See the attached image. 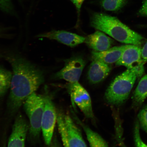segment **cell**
<instances>
[{"instance_id":"obj_1","label":"cell","mask_w":147,"mask_h":147,"mask_svg":"<svg viewBox=\"0 0 147 147\" xmlns=\"http://www.w3.org/2000/svg\"><path fill=\"white\" fill-rule=\"evenodd\" d=\"M4 58L13 71L7 103L9 111L13 114L45 82V74L41 69L19 55L8 53Z\"/></svg>"},{"instance_id":"obj_2","label":"cell","mask_w":147,"mask_h":147,"mask_svg":"<svg viewBox=\"0 0 147 147\" xmlns=\"http://www.w3.org/2000/svg\"><path fill=\"white\" fill-rule=\"evenodd\" d=\"M90 25L121 43L139 46L144 39L140 34L131 30L117 18L102 13L93 14Z\"/></svg>"},{"instance_id":"obj_3","label":"cell","mask_w":147,"mask_h":147,"mask_svg":"<svg viewBox=\"0 0 147 147\" xmlns=\"http://www.w3.org/2000/svg\"><path fill=\"white\" fill-rule=\"evenodd\" d=\"M137 78L136 72L130 69L117 77L106 90L105 94L106 102L116 106L123 104L129 96Z\"/></svg>"},{"instance_id":"obj_4","label":"cell","mask_w":147,"mask_h":147,"mask_svg":"<svg viewBox=\"0 0 147 147\" xmlns=\"http://www.w3.org/2000/svg\"><path fill=\"white\" fill-rule=\"evenodd\" d=\"M29 120V133L32 140L38 139L41 131L42 117L45 107L44 95L33 93L23 104Z\"/></svg>"},{"instance_id":"obj_5","label":"cell","mask_w":147,"mask_h":147,"mask_svg":"<svg viewBox=\"0 0 147 147\" xmlns=\"http://www.w3.org/2000/svg\"><path fill=\"white\" fill-rule=\"evenodd\" d=\"M47 90L43 94L45 107L42 118L41 131L45 144L50 146L57 122L58 113L52 97Z\"/></svg>"},{"instance_id":"obj_6","label":"cell","mask_w":147,"mask_h":147,"mask_svg":"<svg viewBox=\"0 0 147 147\" xmlns=\"http://www.w3.org/2000/svg\"><path fill=\"white\" fill-rule=\"evenodd\" d=\"M144 63L142 59L141 49L140 46L127 45H125L122 56L115 64L134 70L137 73L139 78L142 76L144 73Z\"/></svg>"},{"instance_id":"obj_7","label":"cell","mask_w":147,"mask_h":147,"mask_svg":"<svg viewBox=\"0 0 147 147\" xmlns=\"http://www.w3.org/2000/svg\"><path fill=\"white\" fill-rule=\"evenodd\" d=\"M71 100L76 105L88 118L94 117L90 96L78 82H69L67 85Z\"/></svg>"},{"instance_id":"obj_8","label":"cell","mask_w":147,"mask_h":147,"mask_svg":"<svg viewBox=\"0 0 147 147\" xmlns=\"http://www.w3.org/2000/svg\"><path fill=\"white\" fill-rule=\"evenodd\" d=\"M64 67L53 75L54 79H63L70 83L78 82L85 65V62L80 57L64 60Z\"/></svg>"},{"instance_id":"obj_9","label":"cell","mask_w":147,"mask_h":147,"mask_svg":"<svg viewBox=\"0 0 147 147\" xmlns=\"http://www.w3.org/2000/svg\"><path fill=\"white\" fill-rule=\"evenodd\" d=\"M29 126L22 115L18 114L13 126L7 147H25Z\"/></svg>"},{"instance_id":"obj_10","label":"cell","mask_w":147,"mask_h":147,"mask_svg":"<svg viewBox=\"0 0 147 147\" xmlns=\"http://www.w3.org/2000/svg\"><path fill=\"white\" fill-rule=\"evenodd\" d=\"M37 38H44L54 40L71 47H74L84 42L85 38L76 34L64 30H53L40 34Z\"/></svg>"},{"instance_id":"obj_11","label":"cell","mask_w":147,"mask_h":147,"mask_svg":"<svg viewBox=\"0 0 147 147\" xmlns=\"http://www.w3.org/2000/svg\"><path fill=\"white\" fill-rule=\"evenodd\" d=\"M69 147H87L81 131L71 117L63 115Z\"/></svg>"},{"instance_id":"obj_12","label":"cell","mask_w":147,"mask_h":147,"mask_svg":"<svg viewBox=\"0 0 147 147\" xmlns=\"http://www.w3.org/2000/svg\"><path fill=\"white\" fill-rule=\"evenodd\" d=\"M84 42L94 51L102 52L111 48L114 41L103 32L97 31L86 37Z\"/></svg>"},{"instance_id":"obj_13","label":"cell","mask_w":147,"mask_h":147,"mask_svg":"<svg viewBox=\"0 0 147 147\" xmlns=\"http://www.w3.org/2000/svg\"><path fill=\"white\" fill-rule=\"evenodd\" d=\"M109 64L97 60H93L88 74V80L93 84L102 82L107 77L111 70Z\"/></svg>"},{"instance_id":"obj_14","label":"cell","mask_w":147,"mask_h":147,"mask_svg":"<svg viewBox=\"0 0 147 147\" xmlns=\"http://www.w3.org/2000/svg\"><path fill=\"white\" fill-rule=\"evenodd\" d=\"M125 47V45L113 47L102 52L93 51L91 54L92 60L108 64L115 63L122 56Z\"/></svg>"},{"instance_id":"obj_15","label":"cell","mask_w":147,"mask_h":147,"mask_svg":"<svg viewBox=\"0 0 147 147\" xmlns=\"http://www.w3.org/2000/svg\"><path fill=\"white\" fill-rule=\"evenodd\" d=\"M147 97V75L141 78L134 92L132 106L137 110L142 106Z\"/></svg>"},{"instance_id":"obj_16","label":"cell","mask_w":147,"mask_h":147,"mask_svg":"<svg viewBox=\"0 0 147 147\" xmlns=\"http://www.w3.org/2000/svg\"><path fill=\"white\" fill-rule=\"evenodd\" d=\"M78 120L85 132L90 147H109L105 140L98 134L83 123L78 119Z\"/></svg>"},{"instance_id":"obj_17","label":"cell","mask_w":147,"mask_h":147,"mask_svg":"<svg viewBox=\"0 0 147 147\" xmlns=\"http://www.w3.org/2000/svg\"><path fill=\"white\" fill-rule=\"evenodd\" d=\"M12 74L0 66V97L4 95L10 88Z\"/></svg>"},{"instance_id":"obj_18","label":"cell","mask_w":147,"mask_h":147,"mask_svg":"<svg viewBox=\"0 0 147 147\" xmlns=\"http://www.w3.org/2000/svg\"><path fill=\"white\" fill-rule=\"evenodd\" d=\"M127 0H102L101 4L105 10L117 11L125 5Z\"/></svg>"},{"instance_id":"obj_19","label":"cell","mask_w":147,"mask_h":147,"mask_svg":"<svg viewBox=\"0 0 147 147\" xmlns=\"http://www.w3.org/2000/svg\"><path fill=\"white\" fill-rule=\"evenodd\" d=\"M140 125L138 121L135 123L134 129V139L136 147H147V145L141 139L140 133Z\"/></svg>"},{"instance_id":"obj_20","label":"cell","mask_w":147,"mask_h":147,"mask_svg":"<svg viewBox=\"0 0 147 147\" xmlns=\"http://www.w3.org/2000/svg\"><path fill=\"white\" fill-rule=\"evenodd\" d=\"M0 10L11 15L15 14L11 0H0Z\"/></svg>"},{"instance_id":"obj_21","label":"cell","mask_w":147,"mask_h":147,"mask_svg":"<svg viewBox=\"0 0 147 147\" xmlns=\"http://www.w3.org/2000/svg\"><path fill=\"white\" fill-rule=\"evenodd\" d=\"M140 125L147 133V105L141 110L138 115Z\"/></svg>"},{"instance_id":"obj_22","label":"cell","mask_w":147,"mask_h":147,"mask_svg":"<svg viewBox=\"0 0 147 147\" xmlns=\"http://www.w3.org/2000/svg\"><path fill=\"white\" fill-rule=\"evenodd\" d=\"M75 5L77 9V13H78V18L79 20L80 19L81 9L84 2L85 0H70Z\"/></svg>"},{"instance_id":"obj_23","label":"cell","mask_w":147,"mask_h":147,"mask_svg":"<svg viewBox=\"0 0 147 147\" xmlns=\"http://www.w3.org/2000/svg\"><path fill=\"white\" fill-rule=\"evenodd\" d=\"M139 16L147 17V0H144L142 5L138 12Z\"/></svg>"},{"instance_id":"obj_24","label":"cell","mask_w":147,"mask_h":147,"mask_svg":"<svg viewBox=\"0 0 147 147\" xmlns=\"http://www.w3.org/2000/svg\"><path fill=\"white\" fill-rule=\"evenodd\" d=\"M59 133L61 138L64 147H69L65 130L63 129L60 130Z\"/></svg>"},{"instance_id":"obj_25","label":"cell","mask_w":147,"mask_h":147,"mask_svg":"<svg viewBox=\"0 0 147 147\" xmlns=\"http://www.w3.org/2000/svg\"><path fill=\"white\" fill-rule=\"evenodd\" d=\"M141 54L143 61L146 63L147 61V41L141 49Z\"/></svg>"},{"instance_id":"obj_26","label":"cell","mask_w":147,"mask_h":147,"mask_svg":"<svg viewBox=\"0 0 147 147\" xmlns=\"http://www.w3.org/2000/svg\"><path fill=\"white\" fill-rule=\"evenodd\" d=\"M51 147H61L58 143V141H57L56 139H54L52 143H51Z\"/></svg>"},{"instance_id":"obj_27","label":"cell","mask_w":147,"mask_h":147,"mask_svg":"<svg viewBox=\"0 0 147 147\" xmlns=\"http://www.w3.org/2000/svg\"><path fill=\"white\" fill-rule=\"evenodd\" d=\"M4 30H3V29H2L0 28V37L1 36H3V32H4Z\"/></svg>"},{"instance_id":"obj_28","label":"cell","mask_w":147,"mask_h":147,"mask_svg":"<svg viewBox=\"0 0 147 147\" xmlns=\"http://www.w3.org/2000/svg\"><path fill=\"white\" fill-rule=\"evenodd\" d=\"M120 144L121 145V146L122 147H126L124 145L122 141L121 142Z\"/></svg>"},{"instance_id":"obj_29","label":"cell","mask_w":147,"mask_h":147,"mask_svg":"<svg viewBox=\"0 0 147 147\" xmlns=\"http://www.w3.org/2000/svg\"><path fill=\"white\" fill-rule=\"evenodd\" d=\"M19 1H23V0H19Z\"/></svg>"}]
</instances>
